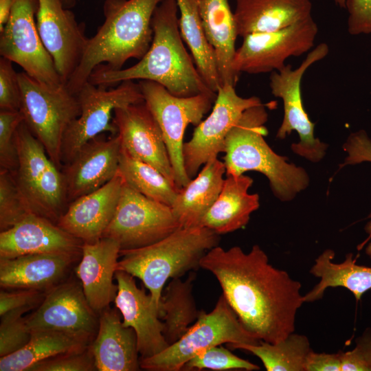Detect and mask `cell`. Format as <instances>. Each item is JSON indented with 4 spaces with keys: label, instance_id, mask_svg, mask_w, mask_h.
Wrapping results in <instances>:
<instances>
[{
    "label": "cell",
    "instance_id": "cell-8",
    "mask_svg": "<svg viewBox=\"0 0 371 371\" xmlns=\"http://www.w3.org/2000/svg\"><path fill=\"white\" fill-rule=\"evenodd\" d=\"M16 145L18 167L14 174L21 193L34 214L57 223L68 203L61 169L24 121L16 130Z\"/></svg>",
    "mask_w": 371,
    "mask_h": 371
},
{
    "label": "cell",
    "instance_id": "cell-18",
    "mask_svg": "<svg viewBox=\"0 0 371 371\" xmlns=\"http://www.w3.org/2000/svg\"><path fill=\"white\" fill-rule=\"evenodd\" d=\"M113 123L122 149L132 157L154 166L175 183L162 133L144 102L115 109Z\"/></svg>",
    "mask_w": 371,
    "mask_h": 371
},
{
    "label": "cell",
    "instance_id": "cell-25",
    "mask_svg": "<svg viewBox=\"0 0 371 371\" xmlns=\"http://www.w3.org/2000/svg\"><path fill=\"white\" fill-rule=\"evenodd\" d=\"M120 312L106 308L99 314L96 335L90 348L97 370L136 371L140 368L135 330L124 326Z\"/></svg>",
    "mask_w": 371,
    "mask_h": 371
},
{
    "label": "cell",
    "instance_id": "cell-30",
    "mask_svg": "<svg viewBox=\"0 0 371 371\" xmlns=\"http://www.w3.org/2000/svg\"><path fill=\"white\" fill-rule=\"evenodd\" d=\"M335 252L331 249L323 251L315 261L310 273L320 281L313 289L303 295L304 302H313L321 299L329 287H345L351 291L357 300L371 289V267L358 265L352 254L346 255L340 263L333 262Z\"/></svg>",
    "mask_w": 371,
    "mask_h": 371
},
{
    "label": "cell",
    "instance_id": "cell-35",
    "mask_svg": "<svg viewBox=\"0 0 371 371\" xmlns=\"http://www.w3.org/2000/svg\"><path fill=\"white\" fill-rule=\"evenodd\" d=\"M119 172L124 183L142 194L171 206L179 190L154 166L135 159L121 148Z\"/></svg>",
    "mask_w": 371,
    "mask_h": 371
},
{
    "label": "cell",
    "instance_id": "cell-49",
    "mask_svg": "<svg viewBox=\"0 0 371 371\" xmlns=\"http://www.w3.org/2000/svg\"><path fill=\"white\" fill-rule=\"evenodd\" d=\"M366 253L370 257V258L371 259V242L367 246V247L366 249Z\"/></svg>",
    "mask_w": 371,
    "mask_h": 371
},
{
    "label": "cell",
    "instance_id": "cell-5",
    "mask_svg": "<svg viewBox=\"0 0 371 371\" xmlns=\"http://www.w3.org/2000/svg\"><path fill=\"white\" fill-rule=\"evenodd\" d=\"M218 243L219 235L207 227H181L153 244L120 250L116 271L141 280L159 306L167 281L197 270L205 253Z\"/></svg>",
    "mask_w": 371,
    "mask_h": 371
},
{
    "label": "cell",
    "instance_id": "cell-33",
    "mask_svg": "<svg viewBox=\"0 0 371 371\" xmlns=\"http://www.w3.org/2000/svg\"><path fill=\"white\" fill-rule=\"evenodd\" d=\"M180 12L179 27L183 40L190 49L197 70L207 87L217 93L222 87L214 50L205 36L198 0H176Z\"/></svg>",
    "mask_w": 371,
    "mask_h": 371
},
{
    "label": "cell",
    "instance_id": "cell-2",
    "mask_svg": "<svg viewBox=\"0 0 371 371\" xmlns=\"http://www.w3.org/2000/svg\"><path fill=\"white\" fill-rule=\"evenodd\" d=\"M178 9L176 0H162L156 8L151 21L153 40L138 63L118 70L100 65L91 72L88 81L107 88L125 80H151L179 97L215 93L203 80L183 45Z\"/></svg>",
    "mask_w": 371,
    "mask_h": 371
},
{
    "label": "cell",
    "instance_id": "cell-13",
    "mask_svg": "<svg viewBox=\"0 0 371 371\" xmlns=\"http://www.w3.org/2000/svg\"><path fill=\"white\" fill-rule=\"evenodd\" d=\"M179 228L170 206L124 183L114 216L102 237L117 240L121 250L132 249L159 241Z\"/></svg>",
    "mask_w": 371,
    "mask_h": 371
},
{
    "label": "cell",
    "instance_id": "cell-47",
    "mask_svg": "<svg viewBox=\"0 0 371 371\" xmlns=\"http://www.w3.org/2000/svg\"><path fill=\"white\" fill-rule=\"evenodd\" d=\"M64 6L67 8L70 9L73 8L76 3V0H61Z\"/></svg>",
    "mask_w": 371,
    "mask_h": 371
},
{
    "label": "cell",
    "instance_id": "cell-37",
    "mask_svg": "<svg viewBox=\"0 0 371 371\" xmlns=\"http://www.w3.org/2000/svg\"><path fill=\"white\" fill-rule=\"evenodd\" d=\"M243 370L253 371L260 367L247 360L233 354L222 345L207 348L198 352L183 366V370Z\"/></svg>",
    "mask_w": 371,
    "mask_h": 371
},
{
    "label": "cell",
    "instance_id": "cell-45",
    "mask_svg": "<svg viewBox=\"0 0 371 371\" xmlns=\"http://www.w3.org/2000/svg\"><path fill=\"white\" fill-rule=\"evenodd\" d=\"M305 371H341L340 352L317 353L311 350L306 360Z\"/></svg>",
    "mask_w": 371,
    "mask_h": 371
},
{
    "label": "cell",
    "instance_id": "cell-29",
    "mask_svg": "<svg viewBox=\"0 0 371 371\" xmlns=\"http://www.w3.org/2000/svg\"><path fill=\"white\" fill-rule=\"evenodd\" d=\"M225 172L223 161L218 158L210 160L178 191L170 207L181 227L200 226L221 191Z\"/></svg>",
    "mask_w": 371,
    "mask_h": 371
},
{
    "label": "cell",
    "instance_id": "cell-14",
    "mask_svg": "<svg viewBox=\"0 0 371 371\" xmlns=\"http://www.w3.org/2000/svg\"><path fill=\"white\" fill-rule=\"evenodd\" d=\"M317 33V25L311 16L279 30L248 34L236 50L233 70L238 76L240 73L280 71L287 58L310 52Z\"/></svg>",
    "mask_w": 371,
    "mask_h": 371
},
{
    "label": "cell",
    "instance_id": "cell-9",
    "mask_svg": "<svg viewBox=\"0 0 371 371\" xmlns=\"http://www.w3.org/2000/svg\"><path fill=\"white\" fill-rule=\"evenodd\" d=\"M144 101L157 122L168 150L174 172L175 183L179 190L191 180L187 175L183 159V137L187 126H197L210 110L216 93L179 97L164 86L151 80L138 82Z\"/></svg>",
    "mask_w": 371,
    "mask_h": 371
},
{
    "label": "cell",
    "instance_id": "cell-22",
    "mask_svg": "<svg viewBox=\"0 0 371 371\" xmlns=\"http://www.w3.org/2000/svg\"><path fill=\"white\" fill-rule=\"evenodd\" d=\"M120 250L119 243L108 237L82 244L75 273L88 303L98 315L115 298L117 284L113 278Z\"/></svg>",
    "mask_w": 371,
    "mask_h": 371
},
{
    "label": "cell",
    "instance_id": "cell-21",
    "mask_svg": "<svg viewBox=\"0 0 371 371\" xmlns=\"http://www.w3.org/2000/svg\"><path fill=\"white\" fill-rule=\"evenodd\" d=\"M124 183L118 171L100 188L69 203L56 224L82 243L96 242L114 216Z\"/></svg>",
    "mask_w": 371,
    "mask_h": 371
},
{
    "label": "cell",
    "instance_id": "cell-4",
    "mask_svg": "<svg viewBox=\"0 0 371 371\" xmlns=\"http://www.w3.org/2000/svg\"><path fill=\"white\" fill-rule=\"evenodd\" d=\"M260 104L247 109L225 139L223 163L226 175L238 176L257 171L267 177L271 188L281 201L291 200L308 185L309 178L301 167L287 162L276 154L264 139L268 119L265 106Z\"/></svg>",
    "mask_w": 371,
    "mask_h": 371
},
{
    "label": "cell",
    "instance_id": "cell-38",
    "mask_svg": "<svg viewBox=\"0 0 371 371\" xmlns=\"http://www.w3.org/2000/svg\"><path fill=\"white\" fill-rule=\"evenodd\" d=\"M24 311H14L1 316L0 357H4L23 348L31 338V330L26 323Z\"/></svg>",
    "mask_w": 371,
    "mask_h": 371
},
{
    "label": "cell",
    "instance_id": "cell-20",
    "mask_svg": "<svg viewBox=\"0 0 371 371\" xmlns=\"http://www.w3.org/2000/svg\"><path fill=\"white\" fill-rule=\"evenodd\" d=\"M120 153L117 134L109 138L99 135L85 144L61 169L67 203L111 180L118 173Z\"/></svg>",
    "mask_w": 371,
    "mask_h": 371
},
{
    "label": "cell",
    "instance_id": "cell-32",
    "mask_svg": "<svg viewBox=\"0 0 371 371\" xmlns=\"http://www.w3.org/2000/svg\"><path fill=\"white\" fill-rule=\"evenodd\" d=\"M196 274L171 279L163 291L159 302V315L164 324V335L169 346L177 341L195 322L200 311L192 294Z\"/></svg>",
    "mask_w": 371,
    "mask_h": 371
},
{
    "label": "cell",
    "instance_id": "cell-1",
    "mask_svg": "<svg viewBox=\"0 0 371 371\" xmlns=\"http://www.w3.org/2000/svg\"><path fill=\"white\" fill-rule=\"evenodd\" d=\"M200 268L217 279L223 295L244 328L260 341L277 343L293 333L303 304L300 282L269 262L255 245L245 253L238 246L208 250Z\"/></svg>",
    "mask_w": 371,
    "mask_h": 371
},
{
    "label": "cell",
    "instance_id": "cell-23",
    "mask_svg": "<svg viewBox=\"0 0 371 371\" xmlns=\"http://www.w3.org/2000/svg\"><path fill=\"white\" fill-rule=\"evenodd\" d=\"M81 251L28 254L0 258V285L3 289L44 292L62 282Z\"/></svg>",
    "mask_w": 371,
    "mask_h": 371
},
{
    "label": "cell",
    "instance_id": "cell-46",
    "mask_svg": "<svg viewBox=\"0 0 371 371\" xmlns=\"http://www.w3.org/2000/svg\"><path fill=\"white\" fill-rule=\"evenodd\" d=\"M14 1V0H0V31L9 19Z\"/></svg>",
    "mask_w": 371,
    "mask_h": 371
},
{
    "label": "cell",
    "instance_id": "cell-26",
    "mask_svg": "<svg viewBox=\"0 0 371 371\" xmlns=\"http://www.w3.org/2000/svg\"><path fill=\"white\" fill-rule=\"evenodd\" d=\"M238 36L276 31L311 16V0H236Z\"/></svg>",
    "mask_w": 371,
    "mask_h": 371
},
{
    "label": "cell",
    "instance_id": "cell-44",
    "mask_svg": "<svg viewBox=\"0 0 371 371\" xmlns=\"http://www.w3.org/2000/svg\"><path fill=\"white\" fill-rule=\"evenodd\" d=\"M344 149L348 154L344 165L371 162V139L363 130L352 133L345 142ZM368 218H371V213Z\"/></svg>",
    "mask_w": 371,
    "mask_h": 371
},
{
    "label": "cell",
    "instance_id": "cell-42",
    "mask_svg": "<svg viewBox=\"0 0 371 371\" xmlns=\"http://www.w3.org/2000/svg\"><path fill=\"white\" fill-rule=\"evenodd\" d=\"M45 292L31 289H16L0 292V315L14 311H24L26 313L37 308L43 301Z\"/></svg>",
    "mask_w": 371,
    "mask_h": 371
},
{
    "label": "cell",
    "instance_id": "cell-28",
    "mask_svg": "<svg viewBox=\"0 0 371 371\" xmlns=\"http://www.w3.org/2000/svg\"><path fill=\"white\" fill-rule=\"evenodd\" d=\"M198 8L205 36L215 52L222 86L235 87L239 76L232 63L238 34L229 1L198 0Z\"/></svg>",
    "mask_w": 371,
    "mask_h": 371
},
{
    "label": "cell",
    "instance_id": "cell-39",
    "mask_svg": "<svg viewBox=\"0 0 371 371\" xmlns=\"http://www.w3.org/2000/svg\"><path fill=\"white\" fill-rule=\"evenodd\" d=\"M20 111L0 110V168L15 172L18 167L16 132L23 122Z\"/></svg>",
    "mask_w": 371,
    "mask_h": 371
},
{
    "label": "cell",
    "instance_id": "cell-24",
    "mask_svg": "<svg viewBox=\"0 0 371 371\" xmlns=\"http://www.w3.org/2000/svg\"><path fill=\"white\" fill-rule=\"evenodd\" d=\"M83 243L52 221L32 214L1 231L0 258L43 253L81 251Z\"/></svg>",
    "mask_w": 371,
    "mask_h": 371
},
{
    "label": "cell",
    "instance_id": "cell-10",
    "mask_svg": "<svg viewBox=\"0 0 371 371\" xmlns=\"http://www.w3.org/2000/svg\"><path fill=\"white\" fill-rule=\"evenodd\" d=\"M80 115L67 129L61 148V161L68 164L89 141L104 132L117 134L113 123L115 109L143 102L139 86L125 80L115 88L96 86L87 81L76 93Z\"/></svg>",
    "mask_w": 371,
    "mask_h": 371
},
{
    "label": "cell",
    "instance_id": "cell-7",
    "mask_svg": "<svg viewBox=\"0 0 371 371\" xmlns=\"http://www.w3.org/2000/svg\"><path fill=\"white\" fill-rule=\"evenodd\" d=\"M19 80L20 111L23 121L43 144L52 161L62 169L63 137L80 112L77 95L71 93L65 85L51 88L24 71L19 73Z\"/></svg>",
    "mask_w": 371,
    "mask_h": 371
},
{
    "label": "cell",
    "instance_id": "cell-17",
    "mask_svg": "<svg viewBox=\"0 0 371 371\" xmlns=\"http://www.w3.org/2000/svg\"><path fill=\"white\" fill-rule=\"evenodd\" d=\"M38 1V31L66 85L78 66L89 40L85 25L77 22L74 13L64 6L61 0Z\"/></svg>",
    "mask_w": 371,
    "mask_h": 371
},
{
    "label": "cell",
    "instance_id": "cell-16",
    "mask_svg": "<svg viewBox=\"0 0 371 371\" xmlns=\"http://www.w3.org/2000/svg\"><path fill=\"white\" fill-rule=\"evenodd\" d=\"M30 330L65 333L91 343L99 324V315L88 303L80 282L63 281L45 292L32 314L26 317Z\"/></svg>",
    "mask_w": 371,
    "mask_h": 371
},
{
    "label": "cell",
    "instance_id": "cell-19",
    "mask_svg": "<svg viewBox=\"0 0 371 371\" xmlns=\"http://www.w3.org/2000/svg\"><path fill=\"white\" fill-rule=\"evenodd\" d=\"M115 278L117 292L114 300L120 312L123 324L132 328L136 334L141 358L161 352L169 346L163 331L159 306L144 288H139L134 277L122 271H116Z\"/></svg>",
    "mask_w": 371,
    "mask_h": 371
},
{
    "label": "cell",
    "instance_id": "cell-41",
    "mask_svg": "<svg viewBox=\"0 0 371 371\" xmlns=\"http://www.w3.org/2000/svg\"><path fill=\"white\" fill-rule=\"evenodd\" d=\"M9 59L0 58V110L20 111L21 89L19 73Z\"/></svg>",
    "mask_w": 371,
    "mask_h": 371
},
{
    "label": "cell",
    "instance_id": "cell-40",
    "mask_svg": "<svg viewBox=\"0 0 371 371\" xmlns=\"http://www.w3.org/2000/svg\"><path fill=\"white\" fill-rule=\"evenodd\" d=\"M97 370L90 345L86 349L60 354L44 359L29 371H93Z\"/></svg>",
    "mask_w": 371,
    "mask_h": 371
},
{
    "label": "cell",
    "instance_id": "cell-34",
    "mask_svg": "<svg viewBox=\"0 0 371 371\" xmlns=\"http://www.w3.org/2000/svg\"><path fill=\"white\" fill-rule=\"evenodd\" d=\"M230 349L248 351L258 357L267 371H305L308 355L312 350L308 337L292 333L285 339L258 344H227Z\"/></svg>",
    "mask_w": 371,
    "mask_h": 371
},
{
    "label": "cell",
    "instance_id": "cell-31",
    "mask_svg": "<svg viewBox=\"0 0 371 371\" xmlns=\"http://www.w3.org/2000/svg\"><path fill=\"white\" fill-rule=\"evenodd\" d=\"M91 343L65 333L48 330H31L29 342L21 349L1 357V371H29L34 364L52 357L67 352H78Z\"/></svg>",
    "mask_w": 371,
    "mask_h": 371
},
{
    "label": "cell",
    "instance_id": "cell-15",
    "mask_svg": "<svg viewBox=\"0 0 371 371\" xmlns=\"http://www.w3.org/2000/svg\"><path fill=\"white\" fill-rule=\"evenodd\" d=\"M262 103L256 96L238 95L234 86L223 85L218 90L211 113L196 126L191 139L183 144V166L190 179L205 163L225 153L226 137L244 112Z\"/></svg>",
    "mask_w": 371,
    "mask_h": 371
},
{
    "label": "cell",
    "instance_id": "cell-11",
    "mask_svg": "<svg viewBox=\"0 0 371 371\" xmlns=\"http://www.w3.org/2000/svg\"><path fill=\"white\" fill-rule=\"evenodd\" d=\"M38 0H14L9 19L0 31V54L40 83L58 88L65 84L38 31Z\"/></svg>",
    "mask_w": 371,
    "mask_h": 371
},
{
    "label": "cell",
    "instance_id": "cell-12",
    "mask_svg": "<svg viewBox=\"0 0 371 371\" xmlns=\"http://www.w3.org/2000/svg\"><path fill=\"white\" fill-rule=\"evenodd\" d=\"M329 47L322 43L311 50L296 69L286 65L281 70L270 76L269 86L272 94L282 99L284 117L276 137L284 139L293 131L297 133L300 142L291 145L292 150L313 162L320 161L326 153L327 145L314 135V126L305 111L302 98L301 82L306 71L314 63L324 59Z\"/></svg>",
    "mask_w": 371,
    "mask_h": 371
},
{
    "label": "cell",
    "instance_id": "cell-6",
    "mask_svg": "<svg viewBox=\"0 0 371 371\" xmlns=\"http://www.w3.org/2000/svg\"><path fill=\"white\" fill-rule=\"evenodd\" d=\"M248 333L222 294L210 313L201 311L195 322L175 343L153 356L140 358L142 369L179 371L198 352L223 344H258Z\"/></svg>",
    "mask_w": 371,
    "mask_h": 371
},
{
    "label": "cell",
    "instance_id": "cell-48",
    "mask_svg": "<svg viewBox=\"0 0 371 371\" xmlns=\"http://www.w3.org/2000/svg\"><path fill=\"white\" fill-rule=\"evenodd\" d=\"M366 232L371 236V221L367 223L365 227Z\"/></svg>",
    "mask_w": 371,
    "mask_h": 371
},
{
    "label": "cell",
    "instance_id": "cell-27",
    "mask_svg": "<svg viewBox=\"0 0 371 371\" xmlns=\"http://www.w3.org/2000/svg\"><path fill=\"white\" fill-rule=\"evenodd\" d=\"M252 183L253 179L247 175H226L218 198L202 218L200 226L218 235L246 226L251 214L260 205L258 194L248 192Z\"/></svg>",
    "mask_w": 371,
    "mask_h": 371
},
{
    "label": "cell",
    "instance_id": "cell-43",
    "mask_svg": "<svg viewBox=\"0 0 371 371\" xmlns=\"http://www.w3.org/2000/svg\"><path fill=\"white\" fill-rule=\"evenodd\" d=\"M348 12V31L351 35L371 34V0H333Z\"/></svg>",
    "mask_w": 371,
    "mask_h": 371
},
{
    "label": "cell",
    "instance_id": "cell-36",
    "mask_svg": "<svg viewBox=\"0 0 371 371\" xmlns=\"http://www.w3.org/2000/svg\"><path fill=\"white\" fill-rule=\"evenodd\" d=\"M34 214L21 193L14 172L0 168V229L6 230Z\"/></svg>",
    "mask_w": 371,
    "mask_h": 371
},
{
    "label": "cell",
    "instance_id": "cell-3",
    "mask_svg": "<svg viewBox=\"0 0 371 371\" xmlns=\"http://www.w3.org/2000/svg\"><path fill=\"white\" fill-rule=\"evenodd\" d=\"M162 0H105L104 21L89 38L82 59L65 85L76 94L95 67L118 70L131 58L141 59L153 36L151 21Z\"/></svg>",
    "mask_w": 371,
    "mask_h": 371
}]
</instances>
